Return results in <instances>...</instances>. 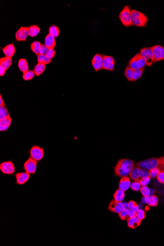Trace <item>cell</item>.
<instances>
[{
	"label": "cell",
	"instance_id": "5b68a950",
	"mask_svg": "<svg viewBox=\"0 0 164 246\" xmlns=\"http://www.w3.org/2000/svg\"><path fill=\"white\" fill-rule=\"evenodd\" d=\"M128 66L134 70L141 69L144 68L146 62L141 55L140 53L137 54L130 60L128 62Z\"/></svg>",
	"mask_w": 164,
	"mask_h": 246
},
{
	"label": "cell",
	"instance_id": "74e56055",
	"mask_svg": "<svg viewBox=\"0 0 164 246\" xmlns=\"http://www.w3.org/2000/svg\"><path fill=\"white\" fill-rule=\"evenodd\" d=\"M161 170L158 169V167L155 168V169H152V170H149V175L150 178H155L156 177L158 174L160 173Z\"/></svg>",
	"mask_w": 164,
	"mask_h": 246
},
{
	"label": "cell",
	"instance_id": "f1b7e54d",
	"mask_svg": "<svg viewBox=\"0 0 164 246\" xmlns=\"http://www.w3.org/2000/svg\"><path fill=\"white\" fill-rule=\"evenodd\" d=\"M124 197H125L124 191L119 189L117 190L114 195V199L118 202H123Z\"/></svg>",
	"mask_w": 164,
	"mask_h": 246
},
{
	"label": "cell",
	"instance_id": "f546056e",
	"mask_svg": "<svg viewBox=\"0 0 164 246\" xmlns=\"http://www.w3.org/2000/svg\"><path fill=\"white\" fill-rule=\"evenodd\" d=\"M37 62L38 63L47 65L51 63L52 61L50 58H48L45 54H39L37 55Z\"/></svg>",
	"mask_w": 164,
	"mask_h": 246
},
{
	"label": "cell",
	"instance_id": "603a6c76",
	"mask_svg": "<svg viewBox=\"0 0 164 246\" xmlns=\"http://www.w3.org/2000/svg\"><path fill=\"white\" fill-rule=\"evenodd\" d=\"M145 203L150 206H156L158 204L159 199L158 197L155 195H148L147 197H144Z\"/></svg>",
	"mask_w": 164,
	"mask_h": 246
},
{
	"label": "cell",
	"instance_id": "ac0fdd59",
	"mask_svg": "<svg viewBox=\"0 0 164 246\" xmlns=\"http://www.w3.org/2000/svg\"><path fill=\"white\" fill-rule=\"evenodd\" d=\"M131 184V181L128 177L127 176L123 177L119 181V188L123 191H126L130 188Z\"/></svg>",
	"mask_w": 164,
	"mask_h": 246
},
{
	"label": "cell",
	"instance_id": "6da1fadb",
	"mask_svg": "<svg viewBox=\"0 0 164 246\" xmlns=\"http://www.w3.org/2000/svg\"><path fill=\"white\" fill-rule=\"evenodd\" d=\"M134 165V162L132 160L128 159H120L114 167L115 175L122 177L129 175Z\"/></svg>",
	"mask_w": 164,
	"mask_h": 246
},
{
	"label": "cell",
	"instance_id": "7402d4cb",
	"mask_svg": "<svg viewBox=\"0 0 164 246\" xmlns=\"http://www.w3.org/2000/svg\"><path fill=\"white\" fill-rule=\"evenodd\" d=\"M141 220L135 216L127 221L128 227L132 229H135L138 227L141 223Z\"/></svg>",
	"mask_w": 164,
	"mask_h": 246
},
{
	"label": "cell",
	"instance_id": "1f68e13d",
	"mask_svg": "<svg viewBox=\"0 0 164 246\" xmlns=\"http://www.w3.org/2000/svg\"><path fill=\"white\" fill-rule=\"evenodd\" d=\"M49 33L55 37H57L59 36V28L56 25H52L49 28Z\"/></svg>",
	"mask_w": 164,
	"mask_h": 246
},
{
	"label": "cell",
	"instance_id": "9c48e42d",
	"mask_svg": "<svg viewBox=\"0 0 164 246\" xmlns=\"http://www.w3.org/2000/svg\"><path fill=\"white\" fill-rule=\"evenodd\" d=\"M0 170L5 174L11 175L15 172V167L12 161H7L0 164Z\"/></svg>",
	"mask_w": 164,
	"mask_h": 246
},
{
	"label": "cell",
	"instance_id": "83f0119b",
	"mask_svg": "<svg viewBox=\"0 0 164 246\" xmlns=\"http://www.w3.org/2000/svg\"><path fill=\"white\" fill-rule=\"evenodd\" d=\"M133 73H134V69H133L129 66H126V69L124 70V75L128 81L133 82Z\"/></svg>",
	"mask_w": 164,
	"mask_h": 246
},
{
	"label": "cell",
	"instance_id": "ab89813d",
	"mask_svg": "<svg viewBox=\"0 0 164 246\" xmlns=\"http://www.w3.org/2000/svg\"><path fill=\"white\" fill-rule=\"evenodd\" d=\"M45 55L48 58L52 59L56 55V51L54 49H48Z\"/></svg>",
	"mask_w": 164,
	"mask_h": 246
},
{
	"label": "cell",
	"instance_id": "d6986e66",
	"mask_svg": "<svg viewBox=\"0 0 164 246\" xmlns=\"http://www.w3.org/2000/svg\"><path fill=\"white\" fill-rule=\"evenodd\" d=\"M2 50L5 57H7L12 58L15 54V48L13 43L5 46V47L2 49Z\"/></svg>",
	"mask_w": 164,
	"mask_h": 246
},
{
	"label": "cell",
	"instance_id": "8992f818",
	"mask_svg": "<svg viewBox=\"0 0 164 246\" xmlns=\"http://www.w3.org/2000/svg\"><path fill=\"white\" fill-rule=\"evenodd\" d=\"M158 164L159 158H152L137 163L136 166L147 170H150L158 167Z\"/></svg>",
	"mask_w": 164,
	"mask_h": 246
},
{
	"label": "cell",
	"instance_id": "30bf717a",
	"mask_svg": "<svg viewBox=\"0 0 164 246\" xmlns=\"http://www.w3.org/2000/svg\"><path fill=\"white\" fill-rule=\"evenodd\" d=\"M109 210L112 213H120L121 211L125 209V207L124 206L123 203L121 202H118L114 199L110 202L109 204Z\"/></svg>",
	"mask_w": 164,
	"mask_h": 246
},
{
	"label": "cell",
	"instance_id": "7bdbcfd3",
	"mask_svg": "<svg viewBox=\"0 0 164 246\" xmlns=\"http://www.w3.org/2000/svg\"><path fill=\"white\" fill-rule=\"evenodd\" d=\"M157 179L159 182L164 184V170H161L157 176Z\"/></svg>",
	"mask_w": 164,
	"mask_h": 246
},
{
	"label": "cell",
	"instance_id": "4fadbf2b",
	"mask_svg": "<svg viewBox=\"0 0 164 246\" xmlns=\"http://www.w3.org/2000/svg\"><path fill=\"white\" fill-rule=\"evenodd\" d=\"M37 162L30 157L24 164V168L27 173L34 174L37 170Z\"/></svg>",
	"mask_w": 164,
	"mask_h": 246
},
{
	"label": "cell",
	"instance_id": "5bb4252c",
	"mask_svg": "<svg viewBox=\"0 0 164 246\" xmlns=\"http://www.w3.org/2000/svg\"><path fill=\"white\" fill-rule=\"evenodd\" d=\"M103 58L100 54H96L91 61V64L95 72H97L102 69Z\"/></svg>",
	"mask_w": 164,
	"mask_h": 246
},
{
	"label": "cell",
	"instance_id": "8fae6325",
	"mask_svg": "<svg viewBox=\"0 0 164 246\" xmlns=\"http://www.w3.org/2000/svg\"><path fill=\"white\" fill-rule=\"evenodd\" d=\"M154 55V63L164 60V47L156 45L152 47Z\"/></svg>",
	"mask_w": 164,
	"mask_h": 246
},
{
	"label": "cell",
	"instance_id": "2e32d148",
	"mask_svg": "<svg viewBox=\"0 0 164 246\" xmlns=\"http://www.w3.org/2000/svg\"><path fill=\"white\" fill-rule=\"evenodd\" d=\"M30 178V174L26 172L17 173L16 174V184L22 185L28 182Z\"/></svg>",
	"mask_w": 164,
	"mask_h": 246
},
{
	"label": "cell",
	"instance_id": "3957f363",
	"mask_svg": "<svg viewBox=\"0 0 164 246\" xmlns=\"http://www.w3.org/2000/svg\"><path fill=\"white\" fill-rule=\"evenodd\" d=\"M119 18L123 25L125 27L133 26L132 20L131 12L129 6L126 5L119 15Z\"/></svg>",
	"mask_w": 164,
	"mask_h": 246
},
{
	"label": "cell",
	"instance_id": "44dd1931",
	"mask_svg": "<svg viewBox=\"0 0 164 246\" xmlns=\"http://www.w3.org/2000/svg\"><path fill=\"white\" fill-rule=\"evenodd\" d=\"M44 43L48 49H54L56 44L55 37L49 33L45 37Z\"/></svg>",
	"mask_w": 164,
	"mask_h": 246
},
{
	"label": "cell",
	"instance_id": "60d3db41",
	"mask_svg": "<svg viewBox=\"0 0 164 246\" xmlns=\"http://www.w3.org/2000/svg\"><path fill=\"white\" fill-rule=\"evenodd\" d=\"M150 176H147V177H143L141 180L139 182L140 183L141 185V186H147L148 184H149L150 182Z\"/></svg>",
	"mask_w": 164,
	"mask_h": 246
},
{
	"label": "cell",
	"instance_id": "7a4b0ae2",
	"mask_svg": "<svg viewBox=\"0 0 164 246\" xmlns=\"http://www.w3.org/2000/svg\"><path fill=\"white\" fill-rule=\"evenodd\" d=\"M133 25L138 27H145L148 18L145 14L135 9L131 10Z\"/></svg>",
	"mask_w": 164,
	"mask_h": 246
},
{
	"label": "cell",
	"instance_id": "8d00e7d4",
	"mask_svg": "<svg viewBox=\"0 0 164 246\" xmlns=\"http://www.w3.org/2000/svg\"><path fill=\"white\" fill-rule=\"evenodd\" d=\"M140 191L141 194L143 195L144 197H147V196L150 195V189L147 186H141L140 189Z\"/></svg>",
	"mask_w": 164,
	"mask_h": 246
},
{
	"label": "cell",
	"instance_id": "bcb514c9",
	"mask_svg": "<svg viewBox=\"0 0 164 246\" xmlns=\"http://www.w3.org/2000/svg\"><path fill=\"white\" fill-rule=\"evenodd\" d=\"M0 107H5V104L3 100L1 94L0 95Z\"/></svg>",
	"mask_w": 164,
	"mask_h": 246
},
{
	"label": "cell",
	"instance_id": "d6a6232c",
	"mask_svg": "<svg viewBox=\"0 0 164 246\" xmlns=\"http://www.w3.org/2000/svg\"><path fill=\"white\" fill-rule=\"evenodd\" d=\"M35 75L34 70H29L23 73L22 77L25 81H29L33 79Z\"/></svg>",
	"mask_w": 164,
	"mask_h": 246
},
{
	"label": "cell",
	"instance_id": "e0dca14e",
	"mask_svg": "<svg viewBox=\"0 0 164 246\" xmlns=\"http://www.w3.org/2000/svg\"><path fill=\"white\" fill-rule=\"evenodd\" d=\"M135 216H136V213L129 209V208H125L123 211L119 213V218L123 221H128L130 219Z\"/></svg>",
	"mask_w": 164,
	"mask_h": 246
},
{
	"label": "cell",
	"instance_id": "484cf974",
	"mask_svg": "<svg viewBox=\"0 0 164 246\" xmlns=\"http://www.w3.org/2000/svg\"><path fill=\"white\" fill-rule=\"evenodd\" d=\"M28 28L29 36L31 37H35L37 36L41 31V29L37 25H31Z\"/></svg>",
	"mask_w": 164,
	"mask_h": 246
},
{
	"label": "cell",
	"instance_id": "f35d334b",
	"mask_svg": "<svg viewBox=\"0 0 164 246\" xmlns=\"http://www.w3.org/2000/svg\"><path fill=\"white\" fill-rule=\"evenodd\" d=\"M141 185L140 183L139 182L134 181L131 184L130 187L134 191H138L140 190L141 188Z\"/></svg>",
	"mask_w": 164,
	"mask_h": 246
},
{
	"label": "cell",
	"instance_id": "836d02e7",
	"mask_svg": "<svg viewBox=\"0 0 164 246\" xmlns=\"http://www.w3.org/2000/svg\"><path fill=\"white\" fill-rule=\"evenodd\" d=\"M144 69H136L134 70L133 73V82H135L140 79L143 75L144 72Z\"/></svg>",
	"mask_w": 164,
	"mask_h": 246
},
{
	"label": "cell",
	"instance_id": "ee69618b",
	"mask_svg": "<svg viewBox=\"0 0 164 246\" xmlns=\"http://www.w3.org/2000/svg\"><path fill=\"white\" fill-rule=\"evenodd\" d=\"M48 49L45 45L41 44L39 49V54H45Z\"/></svg>",
	"mask_w": 164,
	"mask_h": 246
},
{
	"label": "cell",
	"instance_id": "d4e9b609",
	"mask_svg": "<svg viewBox=\"0 0 164 246\" xmlns=\"http://www.w3.org/2000/svg\"><path fill=\"white\" fill-rule=\"evenodd\" d=\"M12 63V60L10 58L5 57L0 58V66H3L4 68H5L6 70H8L9 67L11 66Z\"/></svg>",
	"mask_w": 164,
	"mask_h": 246
},
{
	"label": "cell",
	"instance_id": "52a82bcc",
	"mask_svg": "<svg viewBox=\"0 0 164 246\" xmlns=\"http://www.w3.org/2000/svg\"><path fill=\"white\" fill-rule=\"evenodd\" d=\"M141 55L144 58L148 66H152L154 63V55L152 47H144L140 50Z\"/></svg>",
	"mask_w": 164,
	"mask_h": 246
},
{
	"label": "cell",
	"instance_id": "9a60e30c",
	"mask_svg": "<svg viewBox=\"0 0 164 246\" xmlns=\"http://www.w3.org/2000/svg\"><path fill=\"white\" fill-rule=\"evenodd\" d=\"M28 27L21 26L15 33V38L18 41H25L29 36Z\"/></svg>",
	"mask_w": 164,
	"mask_h": 246
},
{
	"label": "cell",
	"instance_id": "e575fe53",
	"mask_svg": "<svg viewBox=\"0 0 164 246\" xmlns=\"http://www.w3.org/2000/svg\"><path fill=\"white\" fill-rule=\"evenodd\" d=\"M128 208L135 213H136L139 210L138 204L133 201H130L127 204Z\"/></svg>",
	"mask_w": 164,
	"mask_h": 246
},
{
	"label": "cell",
	"instance_id": "4dcf8cb0",
	"mask_svg": "<svg viewBox=\"0 0 164 246\" xmlns=\"http://www.w3.org/2000/svg\"><path fill=\"white\" fill-rule=\"evenodd\" d=\"M41 45V42L38 41H34L30 44V49L36 55H38L39 54V49Z\"/></svg>",
	"mask_w": 164,
	"mask_h": 246
},
{
	"label": "cell",
	"instance_id": "7c38bea8",
	"mask_svg": "<svg viewBox=\"0 0 164 246\" xmlns=\"http://www.w3.org/2000/svg\"><path fill=\"white\" fill-rule=\"evenodd\" d=\"M103 62L102 69L109 70L110 71H114L115 65V61L114 58L110 56L103 55Z\"/></svg>",
	"mask_w": 164,
	"mask_h": 246
},
{
	"label": "cell",
	"instance_id": "4316f807",
	"mask_svg": "<svg viewBox=\"0 0 164 246\" xmlns=\"http://www.w3.org/2000/svg\"><path fill=\"white\" fill-rule=\"evenodd\" d=\"M45 65L41 63H38L34 66V69L35 75L37 76H39L41 74L44 72V71L45 70Z\"/></svg>",
	"mask_w": 164,
	"mask_h": 246
},
{
	"label": "cell",
	"instance_id": "ffe728a7",
	"mask_svg": "<svg viewBox=\"0 0 164 246\" xmlns=\"http://www.w3.org/2000/svg\"><path fill=\"white\" fill-rule=\"evenodd\" d=\"M12 119L10 116L0 120V131H5L10 127Z\"/></svg>",
	"mask_w": 164,
	"mask_h": 246
},
{
	"label": "cell",
	"instance_id": "277c9868",
	"mask_svg": "<svg viewBox=\"0 0 164 246\" xmlns=\"http://www.w3.org/2000/svg\"><path fill=\"white\" fill-rule=\"evenodd\" d=\"M129 176L134 181L140 182L143 177L149 176V170L136 166L133 167L131 171L129 174Z\"/></svg>",
	"mask_w": 164,
	"mask_h": 246
},
{
	"label": "cell",
	"instance_id": "d590c367",
	"mask_svg": "<svg viewBox=\"0 0 164 246\" xmlns=\"http://www.w3.org/2000/svg\"><path fill=\"white\" fill-rule=\"evenodd\" d=\"M9 116V113L5 107H0V120Z\"/></svg>",
	"mask_w": 164,
	"mask_h": 246
},
{
	"label": "cell",
	"instance_id": "f6af8a7d",
	"mask_svg": "<svg viewBox=\"0 0 164 246\" xmlns=\"http://www.w3.org/2000/svg\"><path fill=\"white\" fill-rule=\"evenodd\" d=\"M6 70H6L5 68H4L3 66H0V76H4Z\"/></svg>",
	"mask_w": 164,
	"mask_h": 246
},
{
	"label": "cell",
	"instance_id": "cb8c5ba5",
	"mask_svg": "<svg viewBox=\"0 0 164 246\" xmlns=\"http://www.w3.org/2000/svg\"><path fill=\"white\" fill-rule=\"evenodd\" d=\"M18 67L22 72H25L29 70V64L26 58H22L19 59L18 63Z\"/></svg>",
	"mask_w": 164,
	"mask_h": 246
},
{
	"label": "cell",
	"instance_id": "b9f144b4",
	"mask_svg": "<svg viewBox=\"0 0 164 246\" xmlns=\"http://www.w3.org/2000/svg\"><path fill=\"white\" fill-rule=\"evenodd\" d=\"M136 216L140 219L141 220L145 218V213L144 210H139L136 213Z\"/></svg>",
	"mask_w": 164,
	"mask_h": 246
},
{
	"label": "cell",
	"instance_id": "ba28073f",
	"mask_svg": "<svg viewBox=\"0 0 164 246\" xmlns=\"http://www.w3.org/2000/svg\"><path fill=\"white\" fill-rule=\"evenodd\" d=\"M44 155V149L38 146H34L30 149V157L37 162L41 160Z\"/></svg>",
	"mask_w": 164,
	"mask_h": 246
}]
</instances>
